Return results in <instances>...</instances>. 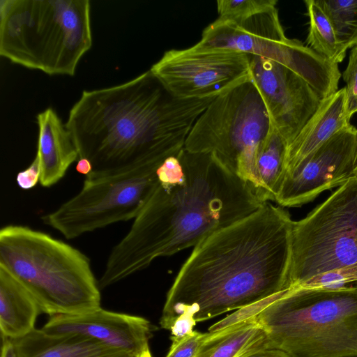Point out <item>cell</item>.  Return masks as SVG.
Returning <instances> with one entry per match:
<instances>
[{
	"instance_id": "obj_1",
	"label": "cell",
	"mask_w": 357,
	"mask_h": 357,
	"mask_svg": "<svg viewBox=\"0 0 357 357\" xmlns=\"http://www.w3.org/2000/svg\"><path fill=\"white\" fill-rule=\"evenodd\" d=\"M158 182L125 236L111 251L100 289L147 268L155 259L195 247L264 203L210 153L182 149L158 170Z\"/></svg>"
},
{
	"instance_id": "obj_2",
	"label": "cell",
	"mask_w": 357,
	"mask_h": 357,
	"mask_svg": "<svg viewBox=\"0 0 357 357\" xmlns=\"http://www.w3.org/2000/svg\"><path fill=\"white\" fill-rule=\"evenodd\" d=\"M292 224L287 210L266 202L200 241L167 292L162 328L186 310L202 321L288 289Z\"/></svg>"
},
{
	"instance_id": "obj_3",
	"label": "cell",
	"mask_w": 357,
	"mask_h": 357,
	"mask_svg": "<svg viewBox=\"0 0 357 357\" xmlns=\"http://www.w3.org/2000/svg\"><path fill=\"white\" fill-rule=\"evenodd\" d=\"M215 98H176L149 70L123 84L84 91L65 126L79 159L91 165L85 178H96L176 154Z\"/></svg>"
},
{
	"instance_id": "obj_4",
	"label": "cell",
	"mask_w": 357,
	"mask_h": 357,
	"mask_svg": "<svg viewBox=\"0 0 357 357\" xmlns=\"http://www.w3.org/2000/svg\"><path fill=\"white\" fill-rule=\"evenodd\" d=\"M255 317L266 333L264 349L290 357H357V283L289 288Z\"/></svg>"
},
{
	"instance_id": "obj_5",
	"label": "cell",
	"mask_w": 357,
	"mask_h": 357,
	"mask_svg": "<svg viewBox=\"0 0 357 357\" xmlns=\"http://www.w3.org/2000/svg\"><path fill=\"white\" fill-rule=\"evenodd\" d=\"M0 268L21 283L51 317L100 307L90 259L41 231L10 225L0 230Z\"/></svg>"
},
{
	"instance_id": "obj_6",
	"label": "cell",
	"mask_w": 357,
	"mask_h": 357,
	"mask_svg": "<svg viewBox=\"0 0 357 357\" xmlns=\"http://www.w3.org/2000/svg\"><path fill=\"white\" fill-rule=\"evenodd\" d=\"M88 0H1L0 54L50 75H75L92 45Z\"/></svg>"
},
{
	"instance_id": "obj_7",
	"label": "cell",
	"mask_w": 357,
	"mask_h": 357,
	"mask_svg": "<svg viewBox=\"0 0 357 357\" xmlns=\"http://www.w3.org/2000/svg\"><path fill=\"white\" fill-rule=\"evenodd\" d=\"M271 128L261 98L250 79L208 105L194 123L184 148L211 154L257 196V160Z\"/></svg>"
},
{
	"instance_id": "obj_8",
	"label": "cell",
	"mask_w": 357,
	"mask_h": 357,
	"mask_svg": "<svg viewBox=\"0 0 357 357\" xmlns=\"http://www.w3.org/2000/svg\"><path fill=\"white\" fill-rule=\"evenodd\" d=\"M357 264V176L293 220L288 289Z\"/></svg>"
},
{
	"instance_id": "obj_9",
	"label": "cell",
	"mask_w": 357,
	"mask_h": 357,
	"mask_svg": "<svg viewBox=\"0 0 357 357\" xmlns=\"http://www.w3.org/2000/svg\"><path fill=\"white\" fill-rule=\"evenodd\" d=\"M165 160H149L114 174L85 178L77 195L41 219L67 239L134 220L155 190L158 170Z\"/></svg>"
},
{
	"instance_id": "obj_10",
	"label": "cell",
	"mask_w": 357,
	"mask_h": 357,
	"mask_svg": "<svg viewBox=\"0 0 357 357\" xmlns=\"http://www.w3.org/2000/svg\"><path fill=\"white\" fill-rule=\"evenodd\" d=\"M198 43L264 57L290 68L317 92L321 99L335 93L341 76L338 64L298 40L289 39L277 8L241 21L217 19L203 31Z\"/></svg>"
},
{
	"instance_id": "obj_11",
	"label": "cell",
	"mask_w": 357,
	"mask_h": 357,
	"mask_svg": "<svg viewBox=\"0 0 357 357\" xmlns=\"http://www.w3.org/2000/svg\"><path fill=\"white\" fill-rule=\"evenodd\" d=\"M150 70L181 99L216 98L252 79L249 55L198 43L165 52Z\"/></svg>"
},
{
	"instance_id": "obj_12",
	"label": "cell",
	"mask_w": 357,
	"mask_h": 357,
	"mask_svg": "<svg viewBox=\"0 0 357 357\" xmlns=\"http://www.w3.org/2000/svg\"><path fill=\"white\" fill-rule=\"evenodd\" d=\"M357 176V129L350 124L288 168L275 202L301 206Z\"/></svg>"
},
{
	"instance_id": "obj_13",
	"label": "cell",
	"mask_w": 357,
	"mask_h": 357,
	"mask_svg": "<svg viewBox=\"0 0 357 357\" xmlns=\"http://www.w3.org/2000/svg\"><path fill=\"white\" fill-rule=\"evenodd\" d=\"M252 81L271 126L289 145L318 109L321 99L298 74L271 59L249 55Z\"/></svg>"
},
{
	"instance_id": "obj_14",
	"label": "cell",
	"mask_w": 357,
	"mask_h": 357,
	"mask_svg": "<svg viewBox=\"0 0 357 357\" xmlns=\"http://www.w3.org/2000/svg\"><path fill=\"white\" fill-rule=\"evenodd\" d=\"M41 329L48 334L90 337L135 356L149 349L151 335L146 319L101 307L80 314L52 316Z\"/></svg>"
},
{
	"instance_id": "obj_15",
	"label": "cell",
	"mask_w": 357,
	"mask_h": 357,
	"mask_svg": "<svg viewBox=\"0 0 357 357\" xmlns=\"http://www.w3.org/2000/svg\"><path fill=\"white\" fill-rule=\"evenodd\" d=\"M38 139L35 160L40 169V183L50 188L65 176L70 166L79 160L71 135L52 108L38 114Z\"/></svg>"
},
{
	"instance_id": "obj_16",
	"label": "cell",
	"mask_w": 357,
	"mask_h": 357,
	"mask_svg": "<svg viewBox=\"0 0 357 357\" xmlns=\"http://www.w3.org/2000/svg\"><path fill=\"white\" fill-rule=\"evenodd\" d=\"M18 357H135L90 337L77 334L53 335L34 329L13 340Z\"/></svg>"
},
{
	"instance_id": "obj_17",
	"label": "cell",
	"mask_w": 357,
	"mask_h": 357,
	"mask_svg": "<svg viewBox=\"0 0 357 357\" xmlns=\"http://www.w3.org/2000/svg\"><path fill=\"white\" fill-rule=\"evenodd\" d=\"M350 119L347 112L344 87L322 99L315 113L288 145L286 170L349 126Z\"/></svg>"
},
{
	"instance_id": "obj_18",
	"label": "cell",
	"mask_w": 357,
	"mask_h": 357,
	"mask_svg": "<svg viewBox=\"0 0 357 357\" xmlns=\"http://www.w3.org/2000/svg\"><path fill=\"white\" fill-rule=\"evenodd\" d=\"M40 311L30 292L8 272L0 268V328L1 336L22 337L35 329Z\"/></svg>"
},
{
	"instance_id": "obj_19",
	"label": "cell",
	"mask_w": 357,
	"mask_h": 357,
	"mask_svg": "<svg viewBox=\"0 0 357 357\" xmlns=\"http://www.w3.org/2000/svg\"><path fill=\"white\" fill-rule=\"evenodd\" d=\"M266 333L255 317L208 332L195 357H243L263 349Z\"/></svg>"
},
{
	"instance_id": "obj_20",
	"label": "cell",
	"mask_w": 357,
	"mask_h": 357,
	"mask_svg": "<svg viewBox=\"0 0 357 357\" xmlns=\"http://www.w3.org/2000/svg\"><path fill=\"white\" fill-rule=\"evenodd\" d=\"M288 144L273 128L257 160V196L264 202H275L286 171Z\"/></svg>"
},
{
	"instance_id": "obj_21",
	"label": "cell",
	"mask_w": 357,
	"mask_h": 357,
	"mask_svg": "<svg viewBox=\"0 0 357 357\" xmlns=\"http://www.w3.org/2000/svg\"><path fill=\"white\" fill-rule=\"evenodd\" d=\"M305 3L309 17L307 46L333 63H341L347 50L338 43L328 17L316 0H306Z\"/></svg>"
},
{
	"instance_id": "obj_22",
	"label": "cell",
	"mask_w": 357,
	"mask_h": 357,
	"mask_svg": "<svg viewBox=\"0 0 357 357\" xmlns=\"http://www.w3.org/2000/svg\"><path fill=\"white\" fill-rule=\"evenodd\" d=\"M328 17L338 43L347 50L357 45V0H316Z\"/></svg>"
},
{
	"instance_id": "obj_23",
	"label": "cell",
	"mask_w": 357,
	"mask_h": 357,
	"mask_svg": "<svg viewBox=\"0 0 357 357\" xmlns=\"http://www.w3.org/2000/svg\"><path fill=\"white\" fill-rule=\"evenodd\" d=\"M276 0H218V19L241 21L276 8Z\"/></svg>"
},
{
	"instance_id": "obj_24",
	"label": "cell",
	"mask_w": 357,
	"mask_h": 357,
	"mask_svg": "<svg viewBox=\"0 0 357 357\" xmlns=\"http://www.w3.org/2000/svg\"><path fill=\"white\" fill-rule=\"evenodd\" d=\"M357 282V264L318 275L298 287L339 288Z\"/></svg>"
},
{
	"instance_id": "obj_25",
	"label": "cell",
	"mask_w": 357,
	"mask_h": 357,
	"mask_svg": "<svg viewBox=\"0 0 357 357\" xmlns=\"http://www.w3.org/2000/svg\"><path fill=\"white\" fill-rule=\"evenodd\" d=\"M342 79L346 84L344 88L347 112L351 118L357 112V45L350 50L348 63L342 73Z\"/></svg>"
},
{
	"instance_id": "obj_26",
	"label": "cell",
	"mask_w": 357,
	"mask_h": 357,
	"mask_svg": "<svg viewBox=\"0 0 357 357\" xmlns=\"http://www.w3.org/2000/svg\"><path fill=\"white\" fill-rule=\"evenodd\" d=\"M208 333L195 331L192 334L181 339L172 340L166 357H195L200 345L206 340Z\"/></svg>"
},
{
	"instance_id": "obj_27",
	"label": "cell",
	"mask_w": 357,
	"mask_h": 357,
	"mask_svg": "<svg viewBox=\"0 0 357 357\" xmlns=\"http://www.w3.org/2000/svg\"><path fill=\"white\" fill-rule=\"evenodd\" d=\"M196 323L193 313L188 310H185L176 317L170 328L171 340L181 339L192 334Z\"/></svg>"
},
{
	"instance_id": "obj_28",
	"label": "cell",
	"mask_w": 357,
	"mask_h": 357,
	"mask_svg": "<svg viewBox=\"0 0 357 357\" xmlns=\"http://www.w3.org/2000/svg\"><path fill=\"white\" fill-rule=\"evenodd\" d=\"M40 169L37 161L33 159L31 165L17 174L18 186L24 190L34 188L40 182Z\"/></svg>"
},
{
	"instance_id": "obj_29",
	"label": "cell",
	"mask_w": 357,
	"mask_h": 357,
	"mask_svg": "<svg viewBox=\"0 0 357 357\" xmlns=\"http://www.w3.org/2000/svg\"><path fill=\"white\" fill-rule=\"evenodd\" d=\"M243 357H290L287 353L277 349H260Z\"/></svg>"
},
{
	"instance_id": "obj_30",
	"label": "cell",
	"mask_w": 357,
	"mask_h": 357,
	"mask_svg": "<svg viewBox=\"0 0 357 357\" xmlns=\"http://www.w3.org/2000/svg\"><path fill=\"white\" fill-rule=\"evenodd\" d=\"M1 357H18L13 340L2 337Z\"/></svg>"
},
{
	"instance_id": "obj_31",
	"label": "cell",
	"mask_w": 357,
	"mask_h": 357,
	"mask_svg": "<svg viewBox=\"0 0 357 357\" xmlns=\"http://www.w3.org/2000/svg\"><path fill=\"white\" fill-rule=\"evenodd\" d=\"M92 167L90 162L85 158H79L77 160V163L76 165V170L86 176L91 172Z\"/></svg>"
},
{
	"instance_id": "obj_32",
	"label": "cell",
	"mask_w": 357,
	"mask_h": 357,
	"mask_svg": "<svg viewBox=\"0 0 357 357\" xmlns=\"http://www.w3.org/2000/svg\"><path fill=\"white\" fill-rule=\"evenodd\" d=\"M135 357H152V356H151V354L149 349L144 351V352L139 354V355H137Z\"/></svg>"
}]
</instances>
